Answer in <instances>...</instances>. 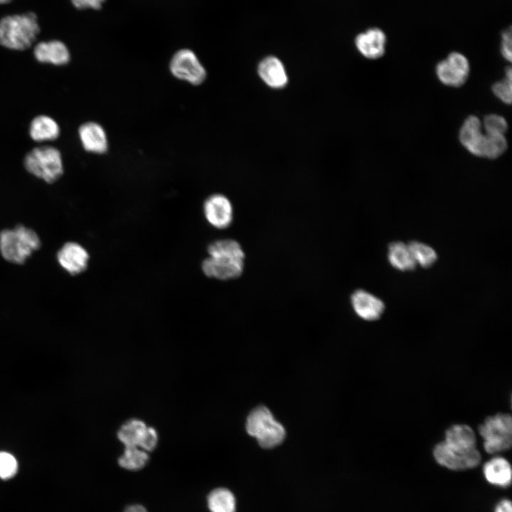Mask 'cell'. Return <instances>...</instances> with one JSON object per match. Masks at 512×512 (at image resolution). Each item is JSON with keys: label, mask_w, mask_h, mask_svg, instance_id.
Wrapping results in <instances>:
<instances>
[{"label": "cell", "mask_w": 512, "mask_h": 512, "mask_svg": "<svg viewBox=\"0 0 512 512\" xmlns=\"http://www.w3.org/2000/svg\"><path fill=\"white\" fill-rule=\"evenodd\" d=\"M445 444L451 447L471 450L476 449V437L471 427L466 425H454L445 432Z\"/></svg>", "instance_id": "ffe728a7"}, {"label": "cell", "mask_w": 512, "mask_h": 512, "mask_svg": "<svg viewBox=\"0 0 512 512\" xmlns=\"http://www.w3.org/2000/svg\"><path fill=\"white\" fill-rule=\"evenodd\" d=\"M407 245L417 265L430 268L437 262V254L430 245L415 240L410 241Z\"/></svg>", "instance_id": "d4e9b609"}, {"label": "cell", "mask_w": 512, "mask_h": 512, "mask_svg": "<svg viewBox=\"0 0 512 512\" xmlns=\"http://www.w3.org/2000/svg\"><path fill=\"white\" fill-rule=\"evenodd\" d=\"M486 134L483 158L495 159L507 149L508 143L505 135Z\"/></svg>", "instance_id": "484cf974"}, {"label": "cell", "mask_w": 512, "mask_h": 512, "mask_svg": "<svg viewBox=\"0 0 512 512\" xmlns=\"http://www.w3.org/2000/svg\"><path fill=\"white\" fill-rule=\"evenodd\" d=\"M495 512H512L511 501L508 499L501 500L496 506Z\"/></svg>", "instance_id": "d6a6232c"}, {"label": "cell", "mask_w": 512, "mask_h": 512, "mask_svg": "<svg viewBox=\"0 0 512 512\" xmlns=\"http://www.w3.org/2000/svg\"><path fill=\"white\" fill-rule=\"evenodd\" d=\"M208 256L201 263L203 274L210 278L229 280L239 277L245 267V253L233 239L218 240L207 247Z\"/></svg>", "instance_id": "6da1fadb"}, {"label": "cell", "mask_w": 512, "mask_h": 512, "mask_svg": "<svg viewBox=\"0 0 512 512\" xmlns=\"http://www.w3.org/2000/svg\"><path fill=\"white\" fill-rule=\"evenodd\" d=\"M207 503L210 512H235V496L225 488H217L210 491Z\"/></svg>", "instance_id": "603a6c76"}, {"label": "cell", "mask_w": 512, "mask_h": 512, "mask_svg": "<svg viewBox=\"0 0 512 512\" xmlns=\"http://www.w3.org/2000/svg\"><path fill=\"white\" fill-rule=\"evenodd\" d=\"M70 1L73 6L79 10H98L102 8L106 0H70Z\"/></svg>", "instance_id": "1f68e13d"}, {"label": "cell", "mask_w": 512, "mask_h": 512, "mask_svg": "<svg viewBox=\"0 0 512 512\" xmlns=\"http://www.w3.org/2000/svg\"><path fill=\"white\" fill-rule=\"evenodd\" d=\"M354 43L363 57L375 60L385 54L387 36L381 28L372 27L359 33L354 39Z\"/></svg>", "instance_id": "7c38bea8"}, {"label": "cell", "mask_w": 512, "mask_h": 512, "mask_svg": "<svg viewBox=\"0 0 512 512\" xmlns=\"http://www.w3.org/2000/svg\"><path fill=\"white\" fill-rule=\"evenodd\" d=\"M511 67L506 69L504 78L492 85L494 95L503 102L510 105L512 97V74Z\"/></svg>", "instance_id": "4316f807"}, {"label": "cell", "mask_w": 512, "mask_h": 512, "mask_svg": "<svg viewBox=\"0 0 512 512\" xmlns=\"http://www.w3.org/2000/svg\"><path fill=\"white\" fill-rule=\"evenodd\" d=\"M351 303L356 314L366 321H375L385 310L384 302L364 289H357L351 296Z\"/></svg>", "instance_id": "9a60e30c"}, {"label": "cell", "mask_w": 512, "mask_h": 512, "mask_svg": "<svg viewBox=\"0 0 512 512\" xmlns=\"http://www.w3.org/2000/svg\"><path fill=\"white\" fill-rule=\"evenodd\" d=\"M11 1V0H0V5H3V4H8V3H9Z\"/></svg>", "instance_id": "e575fe53"}, {"label": "cell", "mask_w": 512, "mask_h": 512, "mask_svg": "<svg viewBox=\"0 0 512 512\" xmlns=\"http://www.w3.org/2000/svg\"><path fill=\"white\" fill-rule=\"evenodd\" d=\"M388 250V259L393 267L401 272L416 269L417 263L407 244L400 241L393 242L389 244Z\"/></svg>", "instance_id": "44dd1931"}, {"label": "cell", "mask_w": 512, "mask_h": 512, "mask_svg": "<svg viewBox=\"0 0 512 512\" xmlns=\"http://www.w3.org/2000/svg\"><path fill=\"white\" fill-rule=\"evenodd\" d=\"M78 132L82 146L86 151L99 154L107 152L108 139L102 125L95 122H86L79 127Z\"/></svg>", "instance_id": "2e32d148"}, {"label": "cell", "mask_w": 512, "mask_h": 512, "mask_svg": "<svg viewBox=\"0 0 512 512\" xmlns=\"http://www.w3.org/2000/svg\"><path fill=\"white\" fill-rule=\"evenodd\" d=\"M484 447L489 454L509 449L512 444V418L510 414L499 412L487 417L479 426Z\"/></svg>", "instance_id": "8992f818"}, {"label": "cell", "mask_w": 512, "mask_h": 512, "mask_svg": "<svg viewBox=\"0 0 512 512\" xmlns=\"http://www.w3.org/2000/svg\"><path fill=\"white\" fill-rule=\"evenodd\" d=\"M28 134L34 142L40 143L50 142L59 137L60 128L53 117L46 114H39L31 121Z\"/></svg>", "instance_id": "ac0fdd59"}, {"label": "cell", "mask_w": 512, "mask_h": 512, "mask_svg": "<svg viewBox=\"0 0 512 512\" xmlns=\"http://www.w3.org/2000/svg\"><path fill=\"white\" fill-rule=\"evenodd\" d=\"M482 123L474 115L465 119L459 132L462 145L471 154L483 157L486 134L482 132Z\"/></svg>", "instance_id": "4fadbf2b"}, {"label": "cell", "mask_w": 512, "mask_h": 512, "mask_svg": "<svg viewBox=\"0 0 512 512\" xmlns=\"http://www.w3.org/2000/svg\"><path fill=\"white\" fill-rule=\"evenodd\" d=\"M483 471L486 480L492 484L506 487L511 484V466L503 457H493L485 463Z\"/></svg>", "instance_id": "d6986e66"}, {"label": "cell", "mask_w": 512, "mask_h": 512, "mask_svg": "<svg viewBox=\"0 0 512 512\" xmlns=\"http://www.w3.org/2000/svg\"><path fill=\"white\" fill-rule=\"evenodd\" d=\"M149 460L147 452L138 447H125L118 458L120 467L129 471H138L144 468Z\"/></svg>", "instance_id": "cb8c5ba5"}, {"label": "cell", "mask_w": 512, "mask_h": 512, "mask_svg": "<svg viewBox=\"0 0 512 512\" xmlns=\"http://www.w3.org/2000/svg\"><path fill=\"white\" fill-rule=\"evenodd\" d=\"M89 260L90 255L87 250L76 242H65L57 252L58 264L73 276L85 272Z\"/></svg>", "instance_id": "8fae6325"}, {"label": "cell", "mask_w": 512, "mask_h": 512, "mask_svg": "<svg viewBox=\"0 0 512 512\" xmlns=\"http://www.w3.org/2000/svg\"><path fill=\"white\" fill-rule=\"evenodd\" d=\"M41 245L38 234L23 225L0 232V253L5 260L14 264L26 262Z\"/></svg>", "instance_id": "3957f363"}, {"label": "cell", "mask_w": 512, "mask_h": 512, "mask_svg": "<svg viewBox=\"0 0 512 512\" xmlns=\"http://www.w3.org/2000/svg\"><path fill=\"white\" fill-rule=\"evenodd\" d=\"M169 70L176 78L193 85L203 83L207 75L197 55L189 48H181L175 52L169 62Z\"/></svg>", "instance_id": "52a82bcc"}, {"label": "cell", "mask_w": 512, "mask_h": 512, "mask_svg": "<svg viewBox=\"0 0 512 512\" xmlns=\"http://www.w3.org/2000/svg\"><path fill=\"white\" fill-rule=\"evenodd\" d=\"M245 427L247 432L254 437L262 448L275 447L285 438L284 427L265 406L260 405L250 412Z\"/></svg>", "instance_id": "5b68a950"}, {"label": "cell", "mask_w": 512, "mask_h": 512, "mask_svg": "<svg viewBox=\"0 0 512 512\" xmlns=\"http://www.w3.org/2000/svg\"><path fill=\"white\" fill-rule=\"evenodd\" d=\"M481 123L486 134L505 135L508 129L506 119L497 114L486 115Z\"/></svg>", "instance_id": "83f0119b"}, {"label": "cell", "mask_w": 512, "mask_h": 512, "mask_svg": "<svg viewBox=\"0 0 512 512\" xmlns=\"http://www.w3.org/2000/svg\"><path fill=\"white\" fill-rule=\"evenodd\" d=\"M23 164L30 174L48 183L56 182L64 172L60 151L50 145L37 146L30 150L25 155Z\"/></svg>", "instance_id": "277c9868"}, {"label": "cell", "mask_w": 512, "mask_h": 512, "mask_svg": "<svg viewBox=\"0 0 512 512\" xmlns=\"http://www.w3.org/2000/svg\"><path fill=\"white\" fill-rule=\"evenodd\" d=\"M124 512H147L146 509L142 505L133 504L128 506Z\"/></svg>", "instance_id": "836d02e7"}, {"label": "cell", "mask_w": 512, "mask_h": 512, "mask_svg": "<svg viewBox=\"0 0 512 512\" xmlns=\"http://www.w3.org/2000/svg\"><path fill=\"white\" fill-rule=\"evenodd\" d=\"M435 460L442 466L452 470L471 469L481 462V454L476 448L464 450L453 448L443 441L437 444L433 449Z\"/></svg>", "instance_id": "9c48e42d"}, {"label": "cell", "mask_w": 512, "mask_h": 512, "mask_svg": "<svg viewBox=\"0 0 512 512\" xmlns=\"http://www.w3.org/2000/svg\"><path fill=\"white\" fill-rule=\"evenodd\" d=\"M511 28H509L501 33V53L508 61H511Z\"/></svg>", "instance_id": "4dcf8cb0"}, {"label": "cell", "mask_w": 512, "mask_h": 512, "mask_svg": "<svg viewBox=\"0 0 512 512\" xmlns=\"http://www.w3.org/2000/svg\"><path fill=\"white\" fill-rule=\"evenodd\" d=\"M39 33L38 17L33 12L7 15L0 19V46L7 49L26 50Z\"/></svg>", "instance_id": "7a4b0ae2"}, {"label": "cell", "mask_w": 512, "mask_h": 512, "mask_svg": "<svg viewBox=\"0 0 512 512\" xmlns=\"http://www.w3.org/2000/svg\"><path fill=\"white\" fill-rule=\"evenodd\" d=\"M203 211L207 222L217 229L228 228L233 220V208L225 195L214 193L204 201Z\"/></svg>", "instance_id": "30bf717a"}, {"label": "cell", "mask_w": 512, "mask_h": 512, "mask_svg": "<svg viewBox=\"0 0 512 512\" xmlns=\"http://www.w3.org/2000/svg\"><path fill=\"white\" fill-rule=\"evenodd\" d=\"M18 471L16 459L10 453L0 452V479L7 480L13 478Z\"/></svg>", "instance_id": "f1b7e54d"}, {"label": "cell", "mask_w": 512, "mask_h": 512, "mask_svg": "<svg viewBox=\"0 0 512 512\" xmlns=\"http://www.w3.org/2000/svg\"><path fill=\"white\" fill-rule=\"evenodd\" d=\"M158 442L159 435L157 431L152 427H148L139 447L146 452H151L155 449Z\"/></svg>", "instance_id": "f546056e"}, {"label": "cell", "mask_w": 512, "mask_h": 512, "mask_svg": "<svg viewBox=\"0 0 512 512\" xmlns=\"http://www.w3.org/2000/svg\"><path fill=\"white\" fill-rule=\"evenodd\" d=\"M257 73L265 85L273 89L283 88L288 82L284 65L274 55L266 56L259 63Z\"/></svg>", "instance_id": "e0dca14e"}, {"label": "cell", "mask_w": 512, "mask_h": 512, "mask_svg": "<svg viewBox=\"0 0 512 512\" xmlns=\"http://www.w3.org/2000/svg\"><path fill=\"white\" fill-rule=\"evenodd\" d=\"M469 71L467 58L457 51L450 53L445 59L438 62L435 68L439 80L445 85L454 87L466 82Z\"/></svg>", "instance_id": "ba28073f"}, {"label": "cell", "mask_w": 512, "mask_h": 512, "mask_svg": "<svg viewBox=\"0 0 512 512\" xmlns=\"http://www.w3.org/2000/svg\"><path fill=\"white\" fill-rule=\"evenodd\" d=\"M35 59L44 64L63 66L69 63L71 55L67 46L59 40L38 43L33 48Z\"/></svg>", "instance_id": "5bb4252c"}, {"label": "cell", "mask_w": 512, "mask_h": 512, "mask_svg": "<svg viewBox=\"0 0 512 512\" xmlns=\"http://www.w3.org/2000/svg\"><path fill=\"white\" fill-rule=\"evenodd\" d=\"M148 426L139 419L132 418L124 422L117 432L118 439L125 447H138Z\"/></svg>", "instance_id": "7402d4cb"}]
</instances>
